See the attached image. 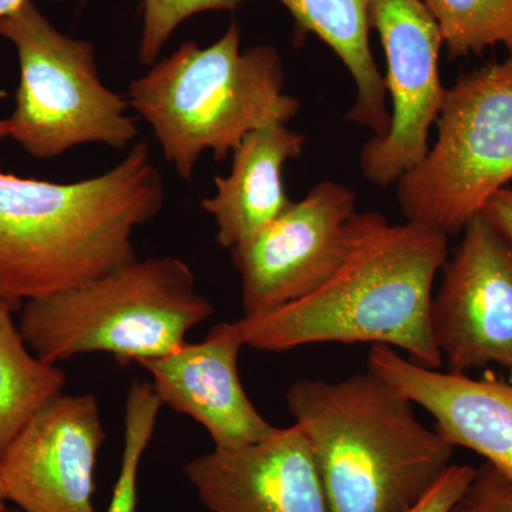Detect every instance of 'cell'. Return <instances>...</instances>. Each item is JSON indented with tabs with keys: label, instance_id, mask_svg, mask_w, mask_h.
Listing matches in <instances>:
<instances>
[{
	"label": "cell",
	"instance_id": "cell-1",
	"mask_svg": "<svg viewBox=\"0 0 512 512\" xmlns=\"http://www.w3.org/2000/svg\"><path fill=\"white\" fill-rule=\"evenodd\" d=\"M164 201L146 143L106 173L73 183L0 171V298L16 311L136 261L134 232Z\"/></svg>",
	"mask_w": 512,
	"mask_h": 512
},
{
	"label": "cell",
	"instance_id": "cell-2",
	"mask_svg": "<svg viewBox=\"0 0 512 512\" xmlns=\"http://www.w3.org/2000/svg\"><path fill=\"white\" fill-rule=\"evenodd\" d=\"M447 255L448 235L439 229L359 212L348 254L319 288L239 319L245 346L278 353L313 343H370L439 369L444 363L431 336L430 308Z\"/></svg>",
	"mask_w": 512,
	"mask_h": 512
},
{
	"label": "cell",
	"instance_id": "cell-3",
	"mask_svg": "<svg viewBox=\"0 0 512 512\" xmlns=\"http://www.w3.org/2000/svg\"><path fill=\"white\" fill-rule=\"evenodd\" d=\"M286 404L332 512H412L451 466L456 447L369 369L339 382L298 380Z\"/></svg>",
	"mask_w": 512,
	"mask_h": 512
},
{
	"label": "cell",
	"instance_id": "cell-4",
	"mask_svg": "<svg viewBox=\"0 0 512 512\" xmlns=\"http://www.w3.org/2000/svg\"><path fill=\"white\" fill-rule=\"evenodd\" d=\"M128 106L154 131L165 161L191 180L202 153L221 163L251 131L288 124L301 101L285 92L276 47L241 50L232 23L212 45L187 42L151 64L131 82Z\"/></svg>",
	"mask_w": 512,
	"mask_h": 512
},
{
	"label": "cell",
	"instance_id": "cell-5",
	"mask_svg": "<svg viewBox=\"0 0 512 512\" xmlns=\"http://www.w3.org/2000/svg\"><path fill=\"white\" fill-rule=\"evenodd\" d=\"M19 329L50 365L106 353L121 366L180 348L214 315L190 266L175 256L136 259L89 284L23 303Z\"/></svg>",
	"mask_w": 512,
	"mask_h": 512
},
{
	"label": "cell",
	"instance_id": "cell-6",
	"mask_svg": "<svg viewBox=\"0 0 512 512\" xmlns=\"http://www.w3.org/2000/svg\"><path fill=\"white\" fill-rule=\"evenodd\" d=\"M0 36L15 46L19 86L9 138L37 160L74 147L123 150L138 136L128 101L101 82L89 40L64 35L33 0L0 18Z\"/></svg>",
	"mask_w": 512,
	"mask_h": 512
},
{
	"label": "cell",
	"instance_id": "cell-7",
	"mask_svg": "<svg viewBox=\"0 0 512 512\" xmlns=\"http://www.w3.org/2000/svg\"><path fill=\"white\" fill-rule=\"evenodd\" d=\"M436 124L433 147L397 181L396 197L407 221L450 237L512 181V49L447 89Z\"/></svg>",
	"mask_w": 512,
	"mask_h": 512
},
{
	"label": "cell",
	"instance_id": "cell-8",
	"mask_svg": "<svg viewBox=\"0 0 512 512\" xmlns=\"http://www.w3.org/2000/svg\"><path fill=\"white\" fill-rule=\"evenodd\" d=\"M357 217L355 191L322 181L252 241L229 251L244 316L274 311L319 288L348 254Z\"/></svg>",
	"mask_w": 512,
	"mask_h": 512
},
{
	"label": "cell",
	"instance_id": "cell-9",
	"mask_svg": "<svg viewBox=\"0 0 512 512\" xmlns=\"http://www.w3.org/2000/svg\"><path fill=\"white\" fill-rule=\"evenodd\" d=\"M370 20L387 62L383 77L392 100L389 128L360 151L363 177L390 187L429 153L431 126L439 120L447 89L441 84L439 26L421 0H372Z\"/></svg>",
	"mask_w": 512,
	"mask_h": 512
},
{
	"label": "cell",
	"instance_id": "cell-10",
	"mask_svg": "<svg viewBox=\"0 0 512 512\" xmlns=\"http://www.w3.org/2000/svg\"><path fill=\"white\" fill-rule=\"evenodd\" d=\"M447 259L430 330L448 372L500 366L512 373V247L483 214Z\"/></svg>",
	"mask_w": 512,
	"mask_h": 512
},
{
	"label": "cell",
	"instance_id": "cell-11",
	"mask_svg": "<svg viewBox=\"0 0 512 512\" xmlns=\"http://www.w3.org/2000/svg\"><path fill=\"white\" fill-rule=\"evenodd\" d=\"M106 440L93 394H60L0 458L6 500L23 512H96L97 457Z\"/></svg>",
	"mask_w": 512,
	"mask_h": 512
},
{
	"label": "cell",
	"instance_id": "cell-12",
	"mask_svg": "<svg viewBox=\"0 0 512 512\" xmlns=\"http://www.w3.org/2000/svg\"><path fill=\"white\" fill-rule=\"evenodd\" d=\"M245 346L239 320L221 322L201 342L143 360L163 406L201 424L217 450H237L266 439L278 427L258 412L245 393L238 360Z\"/></svg>",
	"mask_w": 512,
	"mask_h": 512
},
{
	"label": "cell",
	"instance_id": "cell-13",
	"mask_svg": "<svg viewBox=\"0 0 512 512\" xmlns=\"http://www.w3.org/2000/svg\"><path fill=\"white\" fill-rule=\"evenodd\" d=\"M184 471L212 512H332L311 447L295 424L237 450L214 448Z\"/></svg>",
	"mask_w": 512,
	"mask_h": 512
},
{
	"label": "cell",
	"instance_id": "cell-14",
	"mask_svg": "<svg viewBox=\"0 0 512 512\" xmlns=\"http://www.w3.org/2000/svg\"><path fill=\"white\" fill-rule=\"evenodd\" d=\"M367 369L426 410L454 447L480 454L512 480V382L440 372L386 345L372 346Z\"/></svg>",
	"mask_w": 512,
	"mask_h": 512
},
{
	"label": "cell",
	"instance_id": "cell-15",
	"mask_svg": "<svg viewBox=\"0 0 512 512\" xmlns=\"http://www.w3.org/2000/svg\"><path fill=\"white\" fill-rule=\"evenodd\" d=\"M305 141V134L271 123L251 131L234 148L231 171L214 178L215 194L200 204L217 225L222 248L248 244L291 205L282 171L289 160L302 156Z\"/></svg>",
	"mask_w": 512,
	"mask_h": 512
},
{
	"label": "cell",
	"instance_id": "cell-16",
	"mask_svg": "<svg viewBox=\"0 0 512 512\" xmlns=\"http://www.w3.org/2000/svg\"><path fill=\"white\" fill-rule=\"evenodd\" d=\"M295 20L296 35H315L335 52L356 84V100L346 119L386 133L392 113L384 79L370 49L372 0H278Z\"/></svg>",
	"mask_w": 512,
	"mask_h": 512
},
{
	"label": "cell",
	"instance_id": "cell-17",
	"mask_svg": "<svg viewBox=\"0 0 512 512\" xmlns=\"http://www.w3.org/2000/svg\"><path fill=\"white\" fill-rule=\"evenodd\" d=\"M13 312L15 308L0 298V458L66 384L62 369L43 362L29 348Z\"/></svg>",
	"mask_w": 512,
	"mask_h": 512
},
{
	"label": "cell",
	"instance_id": "cell-18",
	"mask_svg": "<svg viewBox=\"0 0 512 512\" xmlns=\"http://www.w3.org/2000/svg\"><path fill=\"white\" fill-rule=\"evenodd\" d=\"M439 26L451 59L512 49V0H421Z\"/></svg>",
	"mask_w": 512,
	"mask_h": 512
},
{
	"label": "cell",
	"instance_id": "cell-19",
	"mask_svg": "<svg viewBox=\"0 0 512 512\" xmlns=\"http://www.w3.org/2000/svg\"><path fill=\"white\" fill-rule=\"evenodd\" d=\"M163 403L151 382L131 384L124 404V439L120 473L106 512H137L138 471L156 431Z\"/></svg>",
	"mask_w": 512,
	"mask_h": 512
},
{
	"label": "cell",
	"instance_id": "cell-20",
	"mask_svg": "<svg viewBox=\"0 0 512 512\" xmlns=\"http://www.w3.org/2000/svg\"><path fill=\"white\" fill-rule=\"evenodd\" d=\"M242 0H143L138 59L146 66L158 60L178 26L191 16L210 10H235Z\"/></svg>",
	"mask_w": 512,
	"mask_h": 512
},
{
	"label": "cell",
	"instance_id": "cell-21",
	"mask_svg": "<svg viewBox=\"0 0 512 512\" xmlns=\"http://www.w3.org/2000/svg\"><path fill=\"white\" fill-rule=\"evenodd\" d=\"M448 512H512L511 478L484 463Z\"/></svg>",
	"mask_w": 512,
	"mask_h": 512
},
{
	"label": "cell",
	"instance_id": "cell-22",
	"mask_svg": "<svg viewBox=\"0 0 512 512\" xmlns=\"http://www.w3.org/2000/svg\"><path fill=\"white\" fill-rule=\"evenodd\" d=\"M476 474V467L467 464H451L436 487L412 512H448Z\"/></svg>",
	"mask_w": 512,
	"mask_h": 512
},
{
	"label": "cell",
	"instance_id": "cell-23",
	"mask_svg": "<svg viewBox=\"0 0 512 512\" xmlns=\"http://www.w3.org/2000/svg\"><path fill=\"white\" fill-rule=\"evenodd\" d=\"M480 214L484 215L485 220L508 242L512 247V188H501L495 192L493 197L485 202Z\"/></svg>",
	"mask_w": 512,
	"mask_h": 512
},
{
	"label": "cell",
	"instance_id": "cell-24",
	"mask_svg": "<svg viewBox=\"0 0 512 512\" xmlns=\"http://www.w3.org/2000/svg\"><path fill=\"white\" fill-rule=\"evenodd\" d=\"M29 0H0V18L9 15Z\"/></svg>",
	"mask_w": 512,
	"mask_h": 512
},
{
	"label": "cell",
	"instance_id": "cell-25",
	"mask_svg": "<svg viewBox=\"0 0 512 512\" xmlns=\"http://www.w3.org/2000/svg\"><path fill=\"white\" fill-rule=\"evenodd\" d=\"M3 138H9L8 120L0 119V140Z\"/></svg>",
	"mask_w": 512,
	"mask_h": 512
},
{
	"label": "cell",
	"instance_id": "cell-26",
	"mask_svg": "<svg viewBox=\"0 0 512 512\" xmlns=\"http://www.w3.org/2000/svg\"><path fill=\"white\" fill-rule=\"evenodd\" d=\"M6 503H8V500H6L5 490H3L2 481H0V508L8 507Z\"/></svg>",
	"mask_w": 512,
	"mask_h": 512
},
{
	"label": "cell",
	"instance_id": "cell-27",
	"mask_svg": "<svg viewBox=\"0 0 512 512\" xmlns=\"http://www.w3.org/2000/svg\"><path fill=\"white\" fill-rule=\"evenodd\" d=\"M0 512H23V511H20L19 508L5 507V508H0Z\"/></svg>",
	"mask_w": 512,
	"mask_h": 512
}]
</instances>
